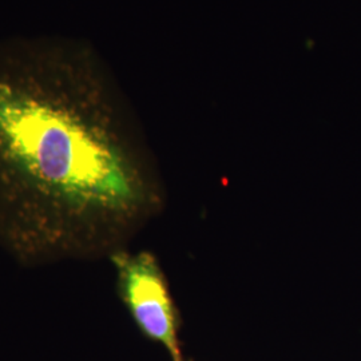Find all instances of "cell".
Segmentation results:
<instances>
[{
    "label": "cell",
    "mask_w": 361,
    "mask_h": 361,
    "mask_svg": "<svg viewBox=\"0 0 361 361\" xmlns=\"http://www.w3.org/2000/svg\"><path fill=\"white\" fill-rule=\"evenodd\" d=\"M0 58V249L23 267L109 257L164 192L77 56Z\"/></svg>",
    "instance_id": "6da1fadb"
},
{
    "label": "cell",
    "mask_w": 361,
    "mask_h": 361,
    "mask_svg": "<svg viewBox=\"0 0 361 361\" xmlns=\"http://www.w3.org/2000/svg\"><path fill=\"white\" fill-rule=\"evenodd\" d=\"M118 293L131 319L147 338L159 343L173 361H185L178 338V312L168 280L150 252L131 253L125 247L111 253Z\"/></svg>",
    "instance_id": "7a4b0ae2"
}]
</instances>
